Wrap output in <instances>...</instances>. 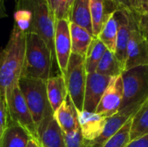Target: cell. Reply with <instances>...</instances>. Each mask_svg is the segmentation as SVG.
Here are the masks:
<instances>
[{
	"label": "cell",
	"instance_id": "7402d4cb",
	"mask_svg": "<svg viewBox=\"0 0 148 147\" xmlns=\"http://www.w3.org/2000/svg\"><path fill=\"white\" fill-rule=\"evenodd\" d=\"M118 10L108 19V21L106 23L101 31L100 32L99 36H97V38H99L100 41L107 47V49L113 53H114V50H115L117 34H118V29H119Z\"/></svg>",
	"mask_w": 148,
	"mask_h": 147
},
{
	"label": "cell",
	"instance_id": "603a6c76",
	"mask_svg": "<svg viewBox=\"0 0 148 147\" xmlns=\"http://www.w3.org/2000/svg\"><path fill=\"white\" fill-rule=\"evenodd\" d=\"M107 50V47L100 41V39L94 37L85 56L87 74L95 73L96 71V68Z\"/></svg>",
	"mask_w": 148,
	"mask_h": 147
},
{
	"label": "cell",
	"instance_id": "5bb4252c",
	"mask_svg": "<svg viewBox=\"0 0 148 147\" xmlns=\"http://www.w3.org/2000/svg\"><path fill=\"white\" fill-rule=\"evenodd\" d=\"M78 121L82 137L86 143L95 141L102 133L108 119L88 111L77 112Z\"/></svg>",
	"mask_w": 148,
	"mask_h": 147
},
{
	"label": "cell",
	"instance_id": "1f68e13d",
	"mask_svg": "<svg viewBox=\"0 0 148 147\" xmlns=\"http://www.w3.org/2000/svg\"><path fill=\"white\" fill-rule=\"evenodd\" d=\"M137 24L140 31H142L145 35L148 36V13L141 14V15H134Z\"/></svg>",
	"mask_w": 148,
	"mask_h": 147
},
{
	"label": "cell",
	"instance_id": "8992f818",
	"mask_svg": "<svg viewBox=\"0 0 148 147\" xmlns=\"http://www.w3.org/2000/svg\"><path fill=\"white\" fill-rule=\"evenodd\" d=\"M87 75L85 57L71 53L68 63L65 82L69 96L78 113L83 111Z\"/></svg>",
	"mask_w": 148,
	"mask_h": 147
},
{
	"label": "cell",
	"instance_id": "277c9868",
	"mask_svg": "<svg viewBox=\"0 0 148 147\" xmlns=\"http://www.w3.org/2000/svg\"><path fill=\"white\" fill-rule=\"evenodd\" d=\"M18 87L37 127L44 119L54 113L48 99L47 81L21 77Z\"/></svg>",
	"mask_w": 148,
	"mask_h": 147
},
{
	"label": "cell",
	"instance_id": "836d02e7",
	"mask_svg": "<svg viewBox=\"0 0 148 147\" xmlns=\"http://www.w3.org/2000/svg\"><path fill=\"white\" fill-rule=\"evenodd\" d=\"M27 147H42L40 143L37 142L36 140H35L34 139L30 138V139L29 140L28 142V145H27Z\"/></svg>",
	"mask_w": 148,
	"mask_h": 147
},
{
	"label": "cell",
	"instance_id": "7c38bea8",
	"mask_svg": "<svg viewBox=\"0 0 148 147\" xmlns=\"http://www.w3.org/2000/svg\"><path fill=\"white\" fill-rule=\"evenodd\" d=\"M144 103H140V104L127 107L122 110H120L116 114L108 118L101 136L98 139H96L95 141L86 143L85 147L102 146L113 135H114L126 124V122L130 118H132L136 113V112L142 107Z\"/></svg>",
	"mask_w": 148,
	"mask_h": 147
},
{
	"label": "cell",
	"instance_id": "9c48e42d",
	"mask_svg": "<svg viewBox=\"0 0 148 147\" xmlns=\"http://www.w3.org/2000/svg\"><path fill=\"white\" fill-rule=\"evenodd\" d=\"M55 52L56 60L57 62L60 73L65 79L68 63L72 53L69 19H61L56 21Z\"/></svg>",
	"mask_w": 148,
	"mask_h": 147
},
{
	"label": "cell",
	"instance_id": "7a4b0ae2",
	"mask_svg": "<svg viewBox=\"0 0 148 147\" xmlns=\"http://www.w3.org/2000/svg\"><path fill=\"white\" fill-rule=\"evenodd\" d=\"M55 59L44 41L34 32H26L24 66L21 77L47 81Z\"/></svg>",
	"mask_w": 148,
	"mask_h": 147
},
{
	"label": "cell",
	"instance_id": "e575fe53",
	"mask_svg": "<svg viewBox=\"0 0 148 147\" xmlns=\"http://www.w3.org/2000/svg\"><path fill=\"white\" fill-rule=\"evenodd\" d=\"M75 0H66V5H67V11H68V16L69 18V15H70V11L72 9V6L74 4Z\"/></svg>",
	"mask_w": 148,
	"mask_h": 147
},
{
	"label": "cell",
	"instance_id": "2e32d148",
	"mask_svg": "<svg viewBox=\"0 0 148 147\" xmlns=\"http://www.w3.org/2000/svg\"><path fill=\"white\" fill-rule=\"evenodd\" d=\"M118 7L112 0H90V15L94 37H97Z\"/></svg>",
	"mask_w": 148,
	"mask_h": 147
},
{
	"label": "cell",
	"instance_id": "484cf974",
	"mask_svg": "<svg viewBox=\"0 0 148 147\" xmlns=\"http://www.w3.org/2000/svg\"><path fill=\"white\" fill-rule=\"evenodd\" d=\"M132 118H130L126 122V124L114 135H113L101 147L127 146L131 141L130 131H131V126H132Z\"/></svg>",
	"mask_w": 148,
	"mask_h": 147
},
{
	"label": "cell",
	"instance_id": "4316f807",
	"mask_svg": "<svg viewBox=\"0 0 148 147\" xmlns=\"http://www.w3.org/2000/svg\"><path fill=\"white\" fill-rule=\"evenodd\" d=\"M15 24L17 25L23 31L28 32L32 21V13L26 8H16L14 15Z\"/></svg>",
	"mask_w": 148,
	"mask_h": 147
},
{
	"label": "cell",
	"instance_id": "ba28073f",
	"mask_svg": "<svg viewBox=\"0 0 148 147\" xmlns=\"http://www.w3.org/2000/svg\"><path fill=\"white\" fill-rule=\"evenodd\" d=\"M144 65H148V37L139 29L134 15L124 71Z\"/></svg>",
	"mask_w": 148,
	"mask_h": 147
},
{
	"label": "cell",
	"instance_id": "d4e9b609",
	"mask_svg": "<svg viewBox=\"0 0 148 147\" xmlns=\"http://www.w3.org/2000/svg\"><path fill=\"white\" fill-rule=\"evenodd\" d=\"M95 72L101 75L115 77L121 75L123 69L114 54L108 49L99 62Z\"/></svg>",
	"mask_w": 148,
	"mask_h": 147
},
{
	"label": "cell",
	"instance_id": "8d00e7d4",
	"mask_svg": "<svg viewBox=\"0 0 148 147\" xmlns=\"http://www.w3.org/2000/svg\"><path fill=\"white\" fill-rule=\"evenodd\" d=\"M3 0H0V13H3V15H5L4 13H3V11H4V10H3ZM1 16V15H0Z\"/></svg>",
	"mask_w": 148,
	"mask_h": 147
},
{
	"label": "cell",
	"instance_id": "74e56055",
	"mask_svg": "<svg viewBox=\"0 0 148 147\" xmlns=\"http://www.w3.org/2000/svg\"><path fill=\"white\" fill-rule=\"evenodd\" d=\"M112 1H114V0H112Z\"/></svg>",
	"mask_w": 148,
	"mask_h": 147
},
{
	"label": "cell",
	"instance_id": "ffe728a7",
	"mask_svg": "<svg viewBox=\"0 0 148 147\" xmlns=\"http://www.w3.org/2000/svg\"><path fill=\"white\" fill-rule=\"evenodd\" d=\"M30 138L29 133L23 126L9 120L1 147H27Z\"/></svg>",
	"mask_w": 148,
	"mask_h": 147
},
{
	"label": "cell",
	"instance_id": "44dd1931",
	"mask_svg": "<svg viewBox=\"0 0 148 147\" xmlns=\"http://www.w3.org/2000/svg\"><path fill=\"white\" fill-rule=\"evenodd\" d=\"M69 20L70 23L86 29L93 35L90 0H75L72 6Z\"/></svg>",
	"mask_w": 148,
	"mask_h": 147
},
{
	"label": "cell",
	"instance_id": "9a60e30c",
	"mask_svg": "<svg viewBox=\"0 0 148 147\" xmlns=\"http://www.w3.org/2000/svg\"><path fill=\"white\" fill-rule=\"evenodd\" d=\"M37 135L42 147H66L63 133L53 115L38 125Z\"/></svg>",
	"mask_w": 148,
	"mask_h": 147
},
{
	"label": "cell",
	"instance_id": "f1b7e54d",
	"mask_svg": "<svg viewBox=\"0 0 148 147\" xmlns=\"http://www.w3.org/2000/svg\"><path fill=\"white\" fill-rule=\"evenodd\" d=\"M119 10H122L132 15H141V0H114Z\"/></svg>",
	"mask_w": 148,
	"mask_h": 147
},
{
	"label": "cell",
	"instance_id": "4dcf8cb0",
	"mask_svg": "<svg viewBox=\"0 0 148 147\" xmlns=\"http://www.w3.org/2000/svg\"><path fill=\"white\" fill-rule=\"evenodd\" d=\"M9 114L4 100L0 94V147L2 145L4 133L9 125Z\"/></svg>",
	"mask_w": 148,
	"mask_h": 147
},
{
	"label": "cell",
	"instance_id": "8fae6325",
	"mask_svg": "<svg viewBox=\"0 0 148 147\" xmlns=\"http://www.w3.org/2000/svg\"><path fill=\"white\" fill-rule=\"evenodd\" d=\"M112 78L113 77L99 75L96 72L87 75L83 111L95 113L102 95L108 87Z\"/></svg>",
	"mask_w": 148,
	"mask_h": 147
},
{
	"label": "cell",
	"instance_id": "5b68a950",
	"mask_svg": "<svg viewBox=\"0 0 148 147\" xmlns=\"http://www.w3.org/2000/svg\"><path fill=\"white\" fill-rule=\"evenodd\" d=\"M121 77L124 94L120 110L147 101L148 65L138 66L123 71Z\"/></svg>",
	"mask_w": 148,
	"mask_h": 147
},
{
	"label": "cell",
	"instance_id": "f35d334b",
	"mask_svg": "<svg viewBox=\"0 0 148 147\" xmlns=\"http://www.w3.org/2000/svg\"><path fill=\"white\" fill-rule=\"evenodd\" d=\"M147 37H148V36H147Z\"/></svg>",
	"mask_w": 148,
	"mask_h": 147
},
{
	"label": "cell",
	"instance_id": "d6a6232c",
	"mask_svg": "<svg viewBox=\"0 0 148 147\" xmlns=\"http://www.w3.org/2000/svg\"><path fill=\"white\" fill-rule=\"evenodd\" d=\"M126 147H148V134L130 141Z\"/></svg>",
	"mask_w": 148,
	"mask_h": 147
},
{
	"label": "cell",
	"instance_id": "30bf717a",
	"mask_svg": "<svg viewBox=\"0 0 148 147\" xmlns=\"http://www.w3.org/2000/svg\"><path fill=\"white\" fill-rule=\"evenodd\" d=\"M123 81L121 75L113 77L96 108L95 113L108 119L116 114L123 101Z\"/></svg>",
	"mask_w": 148,
	"mask_h": 147
},
{
	"label": "cell",
	"instance_id": "d6986e66",
	"mask_svg": "<svg viewBox=\"0 0 148 147\" xmlns=\"http://www.w3.org/2000/svg\"><path fill=\"white\" fill-rule=\"evenodd\" d=\"M71 51L73 54L85 57L94 39V36L86 29L69 22Z\"/></svg>",
	"mask_w": 148,
	"mask_h": 147
},
{
	"label": "cell",
	"instance_id": "3957f363",
	"mask_svg": "<svg viewBox=\"0 0 148 147\" xmlns=\"http://www.w3.org/2000/svg\"><path fill=\"white\" fill-rule=\"evenodd\" d=\"M16 8H26L31 11L32 21L28 32L37 34L44 41L56 60V20L46 0H16Z\"/></svg>",
	"mask_w": 148,
	"mask_h": 147
},
{
	"label": "cell",
	"instance_id": "ac0fdd59",
	"mask_svg": "<svg viewBox=\"0 0 148 147\" xmlns=\"http://www.w3.org/2000/svg\"><path fill=\"white\" fill-rule=\"evenodd\" d=\"M47 94L52 111L55 113L69 96L65 79L61 74L47 80Z\"/></svg>",
	"mask_w": 148,
	"mask_h": 147
},
{
	"label": "cell",
	"instance_id": "83f0119b",
	"mask_svg": "<svg viewBox=\"0 0 148 147\" xmlns=\"http://www.w3.org/2000/svg\"><path fill=\"white\" fill-rule=\"evenodd\" d=\"M46 2L56 21L69 19L66 0H46Z\"/></svg>",
	"mask_w": 148,
	"mask_h": 147
},
{
	"label": "cell",
	"instance_id": "52a82bcc",
	"mask_svg": "<svg viewBox=\"0 0 148 147\" xmlns=\"http://www.w3.org/2000/svg\"><path fill=\"white\" fill-rule=\"evenodd\" d=\"M5 104L10 120L23 126L32 139L39 142L37 127L18 85L14 88L12 94L6 101Z\"/></svg>",
	"mask_w": 148,
	"mask_h": 147
},
{
	"label": "cell",
	"instance_id": "4fadbf2b",
	"mask_svg": "<svg viewBox=\"0 0 148 147\" xmlns=\"http://www.w3.org/2000/svg\"><path fill=\"white\" fill-rule=\"evenodd\" d=\"M119 13V29L116 40V47L114 55L121 63V66L125 70L126 61L127 55V45L130 38L131 29L133 25L134 15L129 14L122 10H118Z\"/></svg>",
	"mask_w": 148,
	"mask_h": 147
},
{
	"label": "cell",
	"instance_id": "d590c367",
	"mask_svg": "<svg viewBox=\"0 0 148 147\" xmlns=\"http://www.w3.org/2000/svg\"><path fill=\"white\" fill-rule=\"evenodd\" d=\"M141 9L142 14L148 13V0H141Z\"/></svg>",
	"mask_w": 148,
	"mask_h": 147
},
{
	"label": "cell",
	"instance_id": "6da1fadb",
	"mask_svg": "<svg viewBox=\"0 0 148 147\" xmlns=\"http://www.w3.org/2000/svg\"><path fill=\"white\" fill-rule=\"evenodd\" d=\"M26 48V32L14 25L6 46L0 52V94L6 101L22 76Z\"/></svg>",
	"mask_w": 148,
	"mask_h": 147
},
{
	"label": "cell",
	"instance_id": "f546056e",
	"mask_svg": "<svg viewBox=\"0 0 148 147\" xmlns=\"http://www.w3.org/2000/svg\"><path fill=\"white\" fill-rule=\"evenodd\" d=\"M64 141L66 147H85L86 142L82 137L81 129L78 128L70 133H64Z\"/></svg>",
	"mask_w": 148,
	"mask_h": 147
},
{
	"label": "cell",
	"instance_id": "e0dca14e",
	"mask_svg": "<svg viewBox=\"0 0 148 147\" xmlns=\"http://www.w3.org/2000/svg\"><path fill=\"white\" fill-rule=\"evenodd\" d=\"M53 116L64 133L80 128L77 110L69 96L67 97L60 107L53 113Z\"/></svg>",
	"mask_w": 148,
	"mask_h": 147
},
{
	"label": "cell",
	"instance_id": "cb8c5ba5",
	"mask_svg": "<svg viewBox=\"0 0 148 147\" xmlns=\"http://www.w3.org/2000/svg\"><path fill=\"white\" fill-rule=\"evenodd\" d=\"M148 134V100L132 118L131 141Z\"/></svg>",
	"mask_w": 148,
	"mask_h": 147
}]
</instances>
